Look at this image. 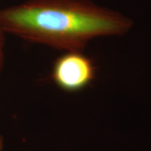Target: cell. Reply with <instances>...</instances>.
<instances>
[{"label":"cell","mask_w":151,"mask_h":151,"mask_svg":"<svg viewBox=\"0 0 151 151\" xmlns=\"http://www.w3.org/2000/svg\"><path fill=\"white\" fill-rule=\"evenodd\" d=\"M0 25L28 42L81 52L96 38L125 35L133 22L90 0H26L0 9Z\"/></svg>","instance_id":"obj_1"},{"label":"cell","mask_w":151,"mask_h":151,"mask_svg":"<svg viewBox=\"0 0 151 151\" xmlns=\"http://www.w3.org/2000/svg\"><path fill=\"white\" fill-rule=\"evenodd\" d=\"M94 62L80 51H68L57 58L51 78L64 91L76 92L85 89L95 78Z\"/></svg>","instance_id":"obj_2"},{"label":"cell","mask_w":151,"mask_h":151,"mask_svg":"<svg viewBox=\"0 0 151 151\" xmlns=\"http://www.w3.org/2000/svg\"><path fill=\"white\" fill-rule=\"evenodd\" d=\"M4 34L1 25H0V70L3 66L4 62Z\"/></svg>","instance_id":"obj_3"},{"label":"cell","mask_w":151,"mask_h":151,"mask_svg":"<svg viewBox=\"0 0 151 151\" xmlns=\"http://www.w3.org/2000/svg\"><path fill=\"white\" fill-rule=\"evenodd\" d=\"M4 147V139L3 137L0 135V151L2 150Z\"/></svg>","instance_id":"obj_4"}]
</instances>
